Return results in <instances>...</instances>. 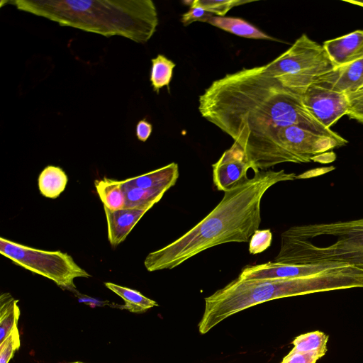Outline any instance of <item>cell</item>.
Segmentation results:
<instances>
[{
    "label": "cell",
    "mask_w": 363,
    "mask_h": 363,
    "mask_svg": "<svg viewBox=\"0 0 363 363\" xmlns=\"http://www.w3.org/2000/svg\"><path fill=\"white\" fill-rule=\"evenodd\" d=\"M201 116L231 137L255 173L286 162L279 130L299 125L337 138L287 91L264 65L243 68L213 81L199 97Z\"/></svg>",
    "instance_id": "6da1fadb"
},
{
    "label": "cell",
    "mask_w": 363,
    "mask_h": 363,
    "mask_svg": "<svg viewBox=\"0 0 363 363\" xmlns=\"http://www.w3.org/2000/svg\"><path fill=\"white\" fill-rule=\"evenodd\" d=\"M295 173L265 170L224 192L219 203L178 239L147 255L148 272L172 269L211 247L227 242H246L261 223L260 205L274 184L296 179Z\"/></svg>",
    "instance_id": "7a4b0ae2"
},
{
    "label": "cell",
    "mask_w": 363,
    "mask_h": 363,
    "mask_svg": "<svg viewBox=\"0 0 363 363\" xmlns=\"http://www.w3.org/2000/svg\"><path fill=\"white\" fill-rule=\"evenodd\" d=\"M30 13L84 31L105 37L122 36L138 43H147L158 26L157 12L151 0H6Z\"/></svg>",
    "instance_id": "3957f363"
},
{
    "label": "cell",
    "mask_w": 363,
    "mask_h": 363,
    "mask_svg": "<svg viewBox=\"0 0 363 363\" xmlns=\"http://www.w3.org/2000/svg\"><path fill=\"white\" fill-rule=\"evenodd\" d=\"M350 288H363V271L349 265L296 278H237L204 298L205 308L198 324L199 331L204 335L227 318L269 301Z\"/></svg>",
    "instance_id": "277c9868"
},
{
    "label": "cell",
    "mask_w": 363,
    "mask_h": 363,
    "mask_svg": "<svg viewBox=\"0 0 363 363\" xmlns=\"http://www.w3.org/2000/svg\"><path fill=\"white\" fill-rule=\"evenodd\" d=\"M281 235L275 262L289 264L338 263L363 271V218L329 223L294 225Z\"/></svg>",
    "instance_id": "5b68a950"
},
{
    "label": "cell",
    "mask_w": 363,
    "mask_h": 363,
    "mask_svg": "<svg viewBox=\"0 0 363 363\" xmlns=\"http://www.w3.org/2000/svg\"><path fill=\"white\" fill-rule=\"evenodd\" d=\"M264 67L287 91L301 100L318 78L335 68L324 47L306 34Z\"/></svg>",
    "instance_id": "8992f818"
},
{
    "label": "cell",
    "mask_w": 363,
    "mask_h": 363,
    "mask_svg": "<svg viewBox=\"0 0 363 363\" xmlns=\"http://www.w3.org/2000/svg\"><path fill=\"white\" fill-rule=\"evenodd\" d=\"M0 253L16 264L54 281L60 288L77 292L74 279L91 275L61 251H48L0 238Z\"/></svg>",
    "instance_id": "52a82bcc"
},
{
    "label": "cell",
    "mask_w": 363,
    "mask_h": 363,
    "mask_svg": "<svg viewBox=\"0 0 363 363\" xmlns=\"http://www.w3.org/2000/svg\"><path fill=\"white\" fill-rule=\"evenodd\" d=\"M278 141L286 162L294 163L320 162L323 154L347 143L342 136L330 137L296 125L281 128Z\"/></svg>",
    "instance_id": "ba28073f"
},
{
    "label": "cell",
    "mask_w": 363,
    "mask_h": 363,
    "mask_svg": "<svg viewBox=\"0 0 363 363\" xmlns=\"http://www.w3.org/2000/svg\"><path fill=\"white\" fill-rule=\"evenodd\" d=\"M302 104L311 115L326 128L335 123L349 110L345 92L313 84L302 97Z\"/></svg>",
    "instance_id": "9c48e42d"
},
{
    "label": "cell",
    "mask_w": 363,
    "mask_h": 363,
    "mask_svg": "<svg viewBox=\"0 0 363 363\" xmlns=\"http://www.w3.org/2000/svg\"><path fill=\"white\" fill-rule=\"evenodd\" d=\"M338 263L318 264H289L268 262L244 267L238 277L241 280H259L296 278L320 273L325 270L344 266Z\"/></svg>",
    "instance_id": "30bf717a"
},
{
    "label": "cell",
    "mask_w": 363,
    "mask_h": 363,
    "mask_svg": "<svg viewBox=\"0 0 363 363\" xmlns=\"http://www.w3.org/2000/svg\"><path fill=\"white\" fill-rule=\"evenodd\" d=\"M212 167L213 183L218 191L224 192L248 179L247 170L252 169L241 148L235 143Z\"/></svg>",
    "instance_id": "8fae6325"
},
{
    "label": "cell",
    "mask_w": 363,
    "mask_h": 363,
    "mask_svg": "<svg viewBox=\"0 0 363 363\" xmlns=\"http://www.w3.org/2000/svg\"><path fill=\"white\" fill-rule=\"evenodd\" d=\"M155 204L112 211L104 206L108 229V239L111 246L123 242L133 227Z\"/></svg>",
    "instance_id": "7c38bea8"
},
{
    "label": "cell",
    "mask_w": 363,
    "mask_h": 363,
    "mask_svg": "<svg viewBox=\"0 0 363 363\" xmlns=\"http://www.w3.org/2000/svg\"><path fill=\"white\" fill-rule=\"evenodd\" d=\"M314 84L346 94L363 87V56L335 67Z\"/></svg>",
    "instance_id": "4fadbf2b"
},
{
    "label": "cell",
    "mask_w": 363,
    "mask_h": 363,
    "mask_svg": "<svg viewBox=\"0 0 363 363\" xmlns=\"http://www.w3.org/2000/svg\"><path fill=\"white\" fill-rule=\"evenodd\" d=\"M323 46L335 67L342 66L363 56V29L326 40Z\"/></svg>",
    "instance_id": "5bb4252c"
},
{
    "label": "cell",
    "mask_w": 363,
    "mask_h": 363,
    "mask_svg": "<svg viewBox=\"0 0 363 363\" xmlns=\"http://www.w3.org/2000/svg\"><path fill=\"white\" fill-rule=\"evenodd\" d=\"M179 166L172 162L142 175L125 179L130 185L143 189L169 190L179 178Z\"/></svg>",
    "instance_id": "9a60e30c"
},
{
    "label": "cell",
    "mask_w": 363,
    "mask_h": 363,
    "mask_svg": "<svg viewBox=\"0 0 363 363\" xmlns=\"http://www.w3.org/2000/svg\"><path fill=\"white\" fill-rule=\"evenodd\" d=\"M209 24L234 35L252 39L277 40L249 22L235 17L213 16Z\"/></svg>",
    "instance_id": "2e32d148"
},
{
    "label": "cell",
    "mask_w": 363,
    "mask_h": 363,
    "mask_svg": "<svg viewBox=\"0 0 363 363\" xmlns=\"http://www.w3.org/2000/svg\"><path fill=\"white\" fill-rule=\"evenodd\" d=\"M67 182L68 177L62 168L48 165L39 174L38 189L43 196L56 199L64 191Z\"/></svg>",
    "instance_id": "e0dca14e"
},
{
    "label": "cell",
    "mask_w": 363,
    "mask_h": 363,
    "mask_svg": "<svg viewBox=\"0 0 363 363\" xmlns=\"http://www.w3.org/2000/svg\"><path fill=\"white\" fill-rule=\"evenodd\" d=\"M94 186L104 206L112 211L125 207V196L121 181L104 177L96 179Z\"/></svg>",
    "instance_id": "ac0fdd59"
},
{
    "label": "cell",
    "mask_w": 363,
    "mask_h": 363,
    "mask_svg": "<svg viewBox=\"0 0 363 363\" xmlns=\"http://www.w3.org/2000/svg\"><path fill=\"white\" fill-rule=\"evenodd\" d=\"M105 286L119 296L125 301L123 308L131 313H140L157 306L158 303L145 296L139 291L111 282H105Z\"/></svg>",
    "instance_id": "d6986e66"
},
{
    "label": "cell",
    "mask_w": 363,
    "mask_h": 363,
    "mask_svg": "<svg viewBox=\"0 0 363 363\" xmlns=\"http://www.w3.org/2000/svg\"><path fill=\"white\" fill-rule=\"evenodd\" d=\"M18 302L9 293H3L0 296V344L18 326L21 314Z\"/></svg>",
    "instance_id": "ffe728a7"
},
{
    "label": "cell",
    "mask_w": 363,
    "mask_h": 363,
    "mask_svg": "<svg viewBox=\"0 0 363 363\" xmlns=\"http://www.w3.org/2000/svg\"><path fill=\"white\" fill-rule=\"evenodd\" d=\"M122 188L125 196V207L135 208L155 204L167 191L165 189H143L130 185L123 180Z\"/></svg>",
    "instance_id": "44dd1931"
},
{
    "label": "cell",
    "mask_w": 363,
    "mask_h": 363,
    "mask_svg": "<svg viewBox=\"0 0 363 363\" xmlns=\"http://www.w3.org/2000/svg\"><path fill=\"white\" fill-rule=\"evenodd\" d=\"M150 81L153 91L159 94L164 86L169 88L175 63L163 55L159 54L151 60Z\"/></svg>",
    "instance_id": "7402d4cb"
},
{
    "label": "cell",
    "mask_w": 363,
    "mask_h": 363,
    "mask_svg": "<svg viewBox=\"0 0 363 363\" xmlns=\"http://www.w3.org/2000/svg\"><path fill=\"white\" fill-rule=\"evenodd\" d=\"M328 338V335L320 331L300 335L293 340L294 347L291 351L299 352L318 351L325 354Z\"/></svg>",
    "instance_id": "603a6c76"
},
{
    "label": "cell",
    "mask_w": 363,
    "mask_h": 363,
    "mask_svg": "<svg viewBox=\"0 0 363 363\" xmlns=\"http://www.w3.org/2000/svg\"><path fill=\"white\" fill-rule=\"evenodd\" d=\"M252 1L240 0H194L189 1L191 7H200L206 11L218 15V16H224L228 11L235 6L245 4Z\"/></svg>",
    "instance_id": "cb8c5ba5"
},
{
    "label": "cell",
    "mask_w": 363,
    "mask_h": 363,
    "mask_svg": "<svg viewBox=\"0 0 363 363\" xmlns=\"http://www.w3.org/2000/svg\"><path fill=\"white\" fill-rule=\"evenodd\" d=\"M21 346L20 335L16 326L0 344V363H9Z\"/></svg>",
    "instance_id": "d4e9b609"
},
{
    "label": "cell",
    "mask_w": 363,
    "mask_h": 363,
    "mask_svg": "<svg viewBox=\"0 0 363 363\" xmlns=\"http://www.w3.org/2000/svg\"><path fill=\"white\" fill-rule=\"evenodd\" d=\"M272 234L269 229L257 230L250 238L249 252L252 255L259 254L271 246Z\"/></svg>",
    "instance_id": "484cf974"
},
{
    "label": "cell",
    "mask_w": 363,
    "mask_h": 363,
    "mask_svg": "<svg viewBox=\"0 0 363 363\" xmlns=\"http://www.w3.org/2000/svg\"><path fill=\"white\" fill-rule=\"evenodd\" d=\"M347 94L349 99V110L347 115L363 123V87Z\"/></svg>",
    "instance_id": "4316f807"
},
{
    "label": "cell",
    "mask_w": 363,
    "mask_h": 363,
    "mask_svg": "<svg viewBox=\"0 0 363 363\" xmlns=\"http://www.w3.org/2000/svg\"><path fill=\"white\" fill-rule=\"evenodd\" d=\"M325 354V353L318 351L299 352L291 350L289 353L283 358L281 363H315Z\"/></svg>",
    "instance_id": "83f0119b"
},
{
    "label": "cell",
    "mask_w": 363,
    "mask_h": 363,
    "mask_svg": "<svg viewBox=\"0 0 363 363\" xmlns=\"http://www.w3.org/2000/svg\"><path fill=\"white\" fill-rule=\"evenodd\" d=\"M213 16V13L202 8L191 7L187 12L182 14L181 21L184 26H188L195 21L208 23Z\"/></svg>",
    "instance_id": "f1b7e54d"
},
{
    "label": "cell",
    "mask_w": 363,
    "mask_h": 363,
    "mask_svg": "<svg viewBox=\"0 0 363 363\" xmlns=\"http://www.w3.org/2000/svg\"><path fill=\"white\" fill-rule=\"evenodd\" d=\"M152 125L145 118L139 121L135 127V135L141 142H145L150 136Z\"/></svg>",
    "instance_id": "f546056e"
},
{
    "label": "cell",
    "mask_w": 363,
    "mask_h": 363,
    "mask_svg": "<svg viewBox=\"0 0 363 363\" xmlns=\"http://www.w3.org/2000/svg\"><path fill=\"white\" fill-rule=\"evenodd\" d=\"M345 1L363 7V1L345 0Z\"/></svg>",
    "instance_id": "4dcf8cb0"
},
{
    "label": "cell",
    "mask_w": 363,
    "mask_h": 363,
    "mask_svg": "<svg viewBox=\"0 0 363 363\" xmlns=\"http://www.w3.org/2000/svg\"><path fill=\"white\" fill-rule=\"evenodd\" d=\"M69 363H84V362H69Z\"/></svg>",
    "instance_id": "1f68e13d"
}]
</instances>
